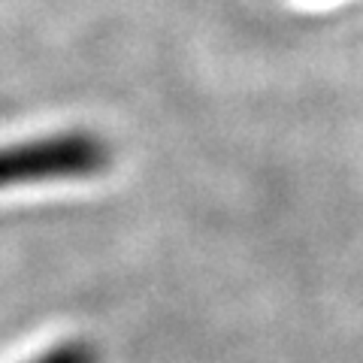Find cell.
<instances>
[{"instance_id": "obj_1", "label": "cell", "mask_w": 363, "mask_h": 363, "mask_svg": "<svg viewBox=\"0 0 363 363\" xmlns=\"http://www.w3.org/2000/svg\"><path fill=\"white\" fill-rule=\"evenodd\" d=\"M112 145L94 130H58L0 145V191L21 185H55L104 176Z\"/></svg>"}, {"instance_id": "obj_2", "label": "cell", "mask_w": 363, "mask_h": 363, "mask_svg": "<svg viewBox=\"0 0 363 363\" xmlns=\"http://www.w3.org/2000/svg\"><path fill=\"white\" fill-rule=\"evenodd\" d=\"M100 360H104L100 357V348L94 342H88V339L76 336V339H64V342L40 351V354H33L25 363H100Z\"/></svg>"}]
</instances>
